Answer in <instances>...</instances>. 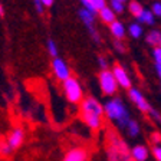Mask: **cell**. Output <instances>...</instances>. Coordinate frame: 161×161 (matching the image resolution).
<instances>
[{
    "instance_id": "19",
    "label": "cell",
    "mask_w": 161,
    "mask_h": 161,
    "mask_svg": "<svg viewBox=\"0 0 161 161\" xmlns=\"http://www.w3.org/2000/svg\"><path fill=\"white\" fill-rule=\"evenodd\" d=\"M128 12H130L135 19H138V17L141 16V13L144 12V7H142V4H141L140 2H137V0H131L130 3H128Z\"/></svg>"
},
{
    "instance_id": "27",
    "label": "cell",
    "mask_w": 161,
    "mask_h": 161,
    "mask_svg": "<svg viewBox=\"0 0 161 161\" xmlns=\"http://www.w3.org/2000/svg\"><path fill=\"white\" fill-rule=\"evenodd\" d=\"M148 117H150L153 121H155L157 124H161V114L158 112L157 109H154V108H151V111L148 112Z\"/></svg>"
},
{
    "instance_id": "14",
    "label": "cell",
    "mask_w": 161,
    "mask_h": 161,
    "mask_svg": "<svg viewBox=\"0 0 161 161\" xmlns=\"http://www.w3.org/2000/svg\"><path fill=\"white\" fill-rule=\"evenodd\" d=\"M78 16H79V19L82 20V23H84L86 27L95 26V13L84 9V7H80V9L78 10Z\"/></svg>"
},
{
    "instance_id": "23",
    "label": "cell",
    "mask_w": 161,
    "mask_h": 161,
    "mask_svg": "<svg viewBox=\"0 0 161 161\" xmlns=\"http://www.w3.org/2000/svg\"><path fill=\"white\" fill-rule=\"evenodd\" d=\"M86 29H88V33L91 35V39L94 40L95 43H99V42H101V36H99V33H98L97 27H95V26H89V27H86Z\"/></svg>"
},
{
    "instance_id": "18",
    "label": "cell",
    "mask_w": 161,
    "mask_h": 161,
    "mask_svg": "<svg viewBox=\"0 0 161 161\" xmlns=\"http://www.w3.org/2000/svg\"><path fill=\"white\" fill-rule=\"evenodd\" d=\"M138 23H144V25H148V26H151V25L155 23V14L151 12V9H144V12L141 13V16L138 17Z\"/></svg>"
},
{
    "instance_id": "32",
    "label": "cell",
    "mask_w": 161,
    "mask_h": 161,
    "mask_svg": "<svg viewBox=\"0 0 161 161\" xmlns=\"http://www.w3.org/2000/svg\"><path fill=\"white\" fill-rule=\"evenodd\" d=\"M114 47L118 50V52H119V53H124V52H125V47H124V45H122V42H121V40H117V39L114 40Z\"/></svg>"
},
{
    "instance_id": "4",
    "label": "cell",
    "mask_w": 161,
    "mask_h": 161,
    "mask_svg": "<svg viewBox=\"0 0 161 161\" xmlns=\"http://www.w3.org/2000/svg\"><path fill=\"white\" fill-rule=\"evenodd\" d=\"M62 92H64L65 99L72 105H80V102L85 98L84 88L80 85L79 79L75 76H70L69 79L62 82Z\"/></svg>"
},
{
    "instance_id": "2",
    "label": "cell",
    "mask_w": 161,
    "mask_h": 161,
    "mask_svg": "<svg viewBox=\"0 0 161 161\" xmlns=\"http://www.w3.org/2000/svg\"><path fill=\"white\" fill-rule=\"evenodd\" d=\"M104 111H105V118H107L109 122L115 124V127H117L118 130L124 131L125 128H127L128 122L132 119L127 104L124 102L122 98L117 97V95L108 98V99L105 101Z\"/></svg>"
},
{
    "instance_id": "36",
    "label": "cell",
    "mask_w": 161,
    "mask_h": 161,
    "mask_svg": "<svg viewBox=\"0 0 161 161\" xmlns=\"http://www.w3.org/2000/svg\"><path fill=\"white\" fill-rule=\"evenodd\" d=\"M0 16L3 17L4 16V7H3V4L0 3Z\"/></svg>"
},
{
    "instance_id": "16",
    "label": "cell",
    "mask_w": 161,
    "mask_h": 161,
    "mask_svg": "<svg viewBox=\"0 0 161 161\" xmlns=\"http://www.w3.org/2000/svg\"><path fill=\"white\" fill-rule=\"evenodd\" d=\"M125 134H127L128 138H138L141 134V127H140V122H138L137 119H132L128 122L127 128H125Z\"/></svg>"
},
{
    "instance_id": "29",
    "label": "cell",
    "mask_w": 161,
    "mask_h": 161,
    "mask_svg": "<svg viewBox=\"0 0 161 161\" xmlns=\"http://www.w3.org/2000/svg\"><path fill=\"white\" fill-rule=\"evenodd\" d=\"M91 3L94 4V7L99 12L102 10L104 7H107V0H91Z\"/></svg>"
},
{
    "instance_id": "25",
    "label": "cell",
    "mask_w": 161,
    "mask_h": 161,
    "mask_svg": "<svg viewBox=\"0 0 161 161\" xmlns=\"http://www.w3.org/2000/svg\"><path fill=\"white\" fill-rule=\"evenodd\" d=\"M79 2H80V6L84 7V9H86V10H89V12H92V13L98 14V10L94 7V4L91 3V0H79Z\"/></svg>"
},
{
    "instance_id": "28",
    "label": "cell",
    "mask_w": 161,
    "mask_h": 161,
    "mask_svg": "<svg viewBox=\"0 0 161 161\" xmlns=\"http://www.w3.org/2000/svg\"><path fill=\"white\" fill-rule=\"evenodd\" d=\"M151 12L155 14V17H161V2H154L151 4Z\"/></svg>"
},
{
    "instance_id": "12",
    "label": "cell",
    "mask_w": 161,
    "mask_h": 161,
    "mask_svg": "<svg viewBox=\"0 0 161 161\" xmlns=\"http://www.w3.org/2000/svg\"><path fill=\"white\" fill-rule=\"evenodd\" d=\"M109 32H111V35L114 36V39L122 40L125 37V26H124V23L119 22V20H115L114 23L109 25Z\"/></svg>"
},
{
    "instance_id": "35",
    "label": "cell",
    "mask_w": 161,
    "mask_h": 161,
    "mask_svg": "<svg viewBox=\"0 0 161 161\" xmlns=\"http://www.w3.org/2000/svg\"><path fill=\"white\" fill-rule=\"evenodd\" d=\"M155 72H157L158 78H160V80H161V64H155Z\"/></svg>"
},
{
    "instance_id": "10",
    "label": "cell",
    "mask_w": 161,
    "mask_h": 161,
    "mask_svg": "<svg viewBox=\"0 0 161 161\" xmlns=\"http://www.w3.org/2000/svg\"><path fill=\"white\" fill-rule=\"evenodd\" d=\"M112 74H114L115 79H117L118 85H119V88H122V89H127L130 91L131 88H132V80H131V76L128 75L127 69H125L122 65H114L112 66Z\"/></svg>"
},
{
    "instance_id": "21",
    "label": "cell",
    "mask_w": 161,
    "mask_h": 161,
    "mask_svg": "<svg viewBox=\"0 0 161 161\" xmlns=\"http://www.w3.org/2000/svg\"><path fill=\"white\" fill-rule=\"evenodd\" d=\"M46 49H47V52H49V55L52 58L59 56V49H58V45H56V42H55L53 39H49L46 42Z\"/></svg>"
},
{
    "instance_id": "24",
    "label": "cell",
    "mask_w": 161,
    "mask_h": 161,
    "mask_svg": "<svg viewBox=\"0 0 161 161\" xmlns=\"http://www.w3.org/2000/svg\"><path fill=\"white\" fill-rule=\"evenodd\" d=\"M151 155L155 161H161V144H155L151 147Z\"/></svg>"
},
{
    "instance_id": "31",
    "label": "cell",
    "mask_w": 161,
    "mask_h": 161,
    "mask_svg": "<svg viewBox=\"0 0 161 161\" xmlns=\"http://www.w3.org/2000/svg\"><path fill=\"white\" fill-rule=\"evenodd\" d=\"M153 58H154L155 64H161V47H154L153 49Z\"/></svg>"
},
{
    "instance_id": "3",
    "label": "cell",
    "mask_w": 161,
    "mask_h": 161,
    "mask_svg": "<svg viewBox=\"0 0 161 161\" xmlns=\"http://www.w3.org/2000/svg\"><path fill=\"white\" fill-rule=\"evenodd\" d=\"M131 148L121 138L118 132L108 131L107 132V161H134L130 153Z\"/></svg>"
},
{
    "instance_id": "6",
    "label": "cell",
    "mask_w": 161,
    "mask_h": 161,
    "mask_svg": "<svg viewBox=\"0 0 161 161\" xmlns=\"http://www.w3.org/2000/svg\"><path fill=\"white\" fill-rule=\"evenodd\" d=\"M60 161H89V151L84 145H72L64 153Z\"/></svg>"
},
{
    "instance_id": "7",
    "label": "cell",
    "mask_w": 161,
    "mask_h": 161,
    "mask_svg": "<svg viewBox=\"0 0 161 161\" xmlns=\"http://www.w3.org/2000/svg\"><path fill=\"white\" fill-rule=\"evenodd\" d=\"M128 98H130V101L132 102V104L137 107L138 111H141L142 114H147L151 111V105L150 102L147 101V98L144 97V94L141 92L138 88H131L130 91H128Z\"/></svg>"
},
{
    "instance_id": "5",
    "label": "cell",
    "mask_w": 161,
    "mask_h": 161,
    "mask_svg": "<svg viewBox=\"0 0 161 161\" xmlns=\"http://www.w3.org/2000/svg\"><path fill=\"white\" fill-rule=\"evenodd\" d=\"M98 82H99V89L102 92V95L111 98L115 97L119 89V85H118L117 79H115L112 70H101L99 75H98Z\"/></svg>"
},
{
    "instance_id": "30",
    "label": "cell",
    "mask_w": 161,
    "mask_h": 161,
    "mask_svg": "<svg viewBox=\"0 0 161 161\" xmlns=\"http://www.w3.org/2000/svg\"><path fill=\"white\" fill-rule=\"evenodd\" d=\"M33 6L36 9V12L39 14H43L45 13V4L40 2V0H33Z\"/></svg>"
},
{
    "instance_id": "22",
    "label": "cell",
    "mask_w": 161,
    "mask_h": 161,
    "mask_svg": "<svg viewBox=\"0 0 161 161\" xmlns=\"http://www.w3.org/2000/svg\"><path fill=\"white\" fill-rule=\"evenodd\" d=\"M109 7L112 10H114L117 14L122 13L125 9V3H122V2H119V0H111V3H109Z\"/></svg>"
},
{
    "instance_id": "17",
    "label": "cell",
    "mask_w": 161,
    "mask_h": 161,
    "mask_svg": "<svg viewBox=\"0 0 161 161\" xmlns=\"http://www.w3.org/2000/svg\"><path fill=\"white\" fill-rule=\"evenodd\" d=\"M147 43L154 47H161V32L160 30H151L145 37Z\"/></svg>"
},
{
    "instance_id": "26",
    "label": "cell",
    "mask_w": 161,
    "mask_h": 161,
    "mask_svg": "<svg viewBox=\"0 0 161 161\" xmlns=\"http://www.w3.org/2000/svg\"><path fill=\"white\" fill-rule=\"evenodd\" d=\"M98 66L101 70H108L109 69V64H108V59L105 56H98Z\"/></svg>"
},
{
    "instance_id": "33",
    "label": "cell",
    "mask_w": 161,
    "mask_h": 161,
    "mask_svg": "<svg viewBox=\"0 0 161 161\" xmlns=\"http://www.w3.org/2000/svg\"><path fill=\"white\" fill-rule=\"evenodd\" d=\"M151 141H153V145L161 144V134H158V132H153V134H151Z\"/></svg>"
},
{
    "instance_id": "37",
    "label": "cell",
    "mask_w": 161,
    "mask_h": 161,
    "mask_svg": "<svg viewBox=\"0 0 161 161\" xmlns=\"http://www.w3.org/2000/svg\"><path fill=\"white\" fill-rule=\"evenodd\" d=\"M119 2H122V3H125V2H127V0H119Z\"/></svg>"
},
{
    "instance_id": "8",
    "label": "cell",
    "mask_w": 161,
    "mask_h": 161,
    "mask_svg": "<svg viewBox=\"0 0 161 161\" xmlns=\"http://www.w3.org/2000/svg\"><path fill=\"white\" fill-rule=\"evenodd\" d=\"M52 72H53V76L56 78L58 80H60V82H64V80L69 79L70 76H72V72H70V68L69 65L65 62L62 58H53L52 59Z\"/></svg>"
},
{
    "instance_id": "15",
    "label": "cell",
    "mask_w": 161,
    "mask_h": 161,
    "mask_svg": "<svg viewBox=\"0 0 161 161\" xmlns=\"http://www.w3.org/2000/svg\"><path fill=\"white\" fill-rule=\"evenodd\" d=\"M13 154H14V150L12 148V145L9 144L7 138L2 137L0 138V158H3V160H9Z\"/></svg>"
},
{
    "instance_id": "13",
    "label": "cell",
    "mask_w": 161,
    "mask_h": 161,
    "mask_svg": "<svg viewBox=\"0 0 161 161\" xmlns=\"http://www.w3.org/2000/svg\"><path fill=\"white\" fill-rule=\"evenodd\" d=\"M98 16H99V19H101L102 23H107V25L114 23L115 20H117V13H115L109 6H107L102 10H99V12H98Z\"/></svg>"
},
{
    "instance_id": "34",
    "label": "cell",
    "mask_w": 161,
    "mask_h": 161,
    "mask_svg": "<svg viewBox=\"0 0 161 161\" xmlns=\"http://www.w3.org/2000/svg\"><path fill=\"white\" fill-rule=\"evenodd\" d=\"M40 2H42V3L45 4V7H50L52 4H53L55 0H40Z\"/></svg>"
},
{
    "instance_id": "20",
    "label": "cell",
    "mask_w": 161,
    "mask_h": 161,
    "mask_svg": "<svg viewBox=\"0 0 161 161\" xmlns=\"http://www.w3.org/2000/svg\"><path fill=\"white\" fill-rule=\"evenodd\" d=\"M128 33H130L131 37H134V39H140L141 36H142V33H144V29H142V26H141V23H131L130 26H128Z\"/></svg>"
},
{
    "instance_id": "1",
    "label": "cell",
    "mask_w": 161,
    "mask_h": 161,
    "mask_svg": "<svg viewBox=\"0 0 161 161\" xmlns=\"http://www.w3.org/2000/svg\"><path fill=\"white\" fill-rule=\"evenodd\" d=\"M79 114H80V119L84 121V124L91 131L102 130L105 111H104V104L98 98L92 97V95H86L79 105Z\"/></svg>"
},
{
    "instance_id": "11",
    "label": "cell",
    "mask_w": 161,
    "mask_h": 161,
    "mask_svg": "<svg viewBox=\"0 0 161 161\" xmlns=\"http://www.w3.org/2000/svg\"><path fill=\"white\" fill-rule=\"evenodd\" d=\"M130 153L134 161H147L151 155V148H148L145 144H135L131 147Z\"/></svg>"
},
{
    "instance_id": "9",
    "label": "cell",
    "mask_w": 161,
    "mask_h": 161,
    "mask_svg": "<svg viewBox=\"0 0 161 161\" xmlns=\"http://www.w3.org/2000/svg\"><path fill=\"white\" fill-rule=\"evenodd\" d=\"M6 138L9 141V144L12 145V148L16 151L25 144V141H26V131H25L23 127L16 125V127H13L7 132Z\"/></svg>"
}]
</instances>
